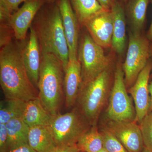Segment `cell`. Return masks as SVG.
I'll return each mask as SVG.
<instances>
[{
	"label": "cell",
	"instance_id": "1",
	"mask_svg": "<svg viewBox=\"0 0 152 152\" xmlns=\"http://www.w3.org/2000/svg\"><path fill=\"white\" fill-rule=\"evenodd\" d=\"M13 39L1 48L0 84L6 99L27 101L38 98L23 61L27 41Z\"/></svg>",
	"mask_w": 152,
	"mask_h": 152
},
{
	"label": "cell",
	"instance_id": "2",
	"mask_svg": "<svg viewBox=\"0 0 152 152\" xmlns=\"http://www.w3.org/2000/svg\"><path fill=\"white\" fill-rule=\"evenodd\" d=\"M37 38L41 55L52 53L61 61L64 70L69 61V48L62 20L57 5L41 8L32 24Z\"/></svg>",
	"mask_w": 152,
	"mask_h": 152
},
{
	"label": "cell",
	"instance_id": "3",
	"mask_svg": "<svg viewBox=\"0 0 152 152\" xmlns=\"http://www.w3.org/2000/svg\"><path fill=\"white\" fill-rule=\"evenodd\" d=\"M64 70L63 63L56 55H41L38 82V97L44 107L52 115L59 113L64 94Z\"/></svg>",
	"mask_w": 152,
	"mask_h": 152
},
{
	"label": "cell",
	"instance_id": "4",
	"mask_svg": "<svg viewBox=\"0 0 152 152\" xmlns=\"http://www.w3.org/2000/svg\"><path fill=\"white\" fill-rule=\"evenodd\" d=\"M110 81L107 69L81 88L76 108L91 126L96 124L108 97Z\"/></svg>",
	"mask_w": 152,
	"mask_h": 152
},
{
	"label": "cell",
	"instance_id": "5",
	"mask_svg": "<svg viewBox=\"0 0 152 152\" xmlns=\"http://www.w3.org/2000/svg\"><path fill=\"white\" fill-rule=\"evenodd\" d=\"M77 59L81 66V87L108 69L110 63L103 48L87 34L82 36L79 44Z\"/></svg>",
	"mask_w": 152,
	"mask_h": 152
},
{
	"label": "cell",
	"instance_id": "6",
	"mask_svg": "<svg viewBox=\"0 0 152 152\" xmlns=\"http://www.w3.org/2000/svg\"><path fill=\"white\" fill-rule=\"evenodd\" d=\"M91 126L76 107L66 113L53 115L49 126L57 146H60L76 144Z\"/></svg>",
	"mask_w": 152,
	"mask_h": 152
},
{
	"label": "cell",
	"instance_id": "7",
	"mask_svg": "<svg viewBox=\"0 0 152 152\" xmlns=\"http://www.w3.org/2000/svg\"><path fill=\"white\" fill-rule=\"evenodd\" d=\"M124 74L120 65L117 66L113 86L110 93L107 116L110 121H135V110L126 91Z\"/></svg>",
	"mask_w": 152,
	"mask_h": 152
},
{
	"label": "cell",
	"instance_id": "8",
	"mask_svg": "<svg viewBox=\"0 0 152 152\" xmlns=\"http://www.w3.org/2000/svg\"><path fill=\"white\" fill-rule=\"evenodd\" d=\"M149 41L140 33L134 32L130 35L128 51L122 67L126 86L134 85L148 61L151 57Z\"/></svg>",
	"mask_w": 152,
	"mask_h": 152
},
{
	"label": "cell",
	"instance_id": "9",
	"mask_svg": "<svg viewBox=\"0 0 152 152\" xmlns=\"http://www.w3.org/2000/svg\"><path fill=\"white\" fill-rule=\"evenodd\" d=\"M46 1V0H28L11 15L8 23L13 31L15 39L19 41L26 39L28 30Z\"/></svg>",
	"mask_w": 152,
	"mask_h": 152
},
{
	"label": "cell",
	"instance_id": "10",
	"mask_svg": "<svg viewBox=\"0 0 152 152\" xmlns=\"http://www.w3.org/2000/svg\"><path fill=\"white\" fill-rule=\"evenodd\" d=\"M152 70V62L149 60L146 65L139 74L135 82L131 86L129 93L135 104V121L140 123L149 112L151 99L149 91V81Z\"/></svg>",
	"mask_w": 152,
	"mask_h": 152
},
{
	"label": "cell",
	"instance_id": "11",
	"mask_svg": "<svg viewBox=\"0 0 152 152\" xmlns=\"http://www.w3.org/2000/svg\"><path fill=\"white\" fill-rule=\"evenodd\" d=\"M106 129L115 136L129 152H140L145 148L140 126L135 121H110Z\"/></svg>",
	"mask_w": 152,
	"mask_h": 152
},
{
	"label": "cell",
	"instance_id": "12",
	"mask_svg": "<svg viewBox=\"0 0 152 152\" xmlns=\"http://www.w3.org/2000/svg\"><path fill=\"white\" fill-rule=\"evenodd\" d=\"M68 48L69 60H78L79 23L70 0H58Z\"/></svg>",
	"mask_w": 152,
	"mask_h": 152
},
{
	"label": "cell",
	"instance_id": "13",
	"mask_svg": "<svg viewBox=\"0 0 152 152\" xmlns=\"http://www.w3.org/2000/svg\"><path fill=\"white\" fill-rule=\"evenodd\" d=\"M95 42L103 48L112 46L113 19L111 10L98 14L84 24Z\"/></svg>",
	"mask_w": 152,
	"mask_h": 152
},
{
	"label": "cell",
	"instance_id": "14",
	"mask_svg": "<svg viewBox=\"0 0 152 152\" xmlns=\"http://www.w3.org/2000/svg\"><path fill=\"white\" fill-rule=\"evenodd\" d=\"M81 66L78 60H69L64 71L63 88L66 107L72 108L75 105L81 88Z\"/></svg>",
	"mask_w": 152,
	"mask_h": 152
},
{
	"label": "cell",
	"instance_id": "15",
	"mask_svg": "<svg viewBox=\"0 0 152 152\" xmlns=\"http://www.w3.org/2000/svg\"><path fill=\"white\" fill-rule=\"evenodd\" d=\"M30 29L29 37L24 49L23 61L30 80L38 90L41 64L40 50L34 29L31 26Z\"/></svg>",
	"mask_w": 152,
	"mask_h": 152
},
{
	"label": "cell",
	"instance_id": "16",
	"mask_svg": "<svg viewBox=\"0 0 152 152\" xmlns=\"http://www.w3.org/2000/svg\"><path fill=\"white\" fill-rule=\"evenodd\" d=\"M53 116L44 107L39 97L25 102L22 118L30 127L49 126Z\"/></svg>",
	"mask_w": 152,
	"mask_h": 152
},
{
	"label": "cell",
	"instance_id": "17",
	"mask_svg": "<svg viewBox=\"0 0 152 152\" xmlns=\"http://www.w3.org/2000/svg\"><path fill=\"white\" fill-rule=\"evenodd\" d=\"M111 11L113 19L112 46L118 53L121 54L126 47V20L122 7L118 2H113Z\"/></svg>",
	"mask_w": 152,
	"mask_h": 152
},
{
	"label": "cell",
	"instance_id": "18",
	"mask_svg": "<svg viewBox=\"0 0 152 152\" xmlns=\"http://www.w3.org/2000/svg\"><path fill=\"white\" fill-rule=\"evenodd\" d=\"M28 144L37 152H53L58 147L49 126L30 127Z\"/></svg>",
	"mask_w": 152,
	"mask_h": 152
},
{
	"label": "cell",
	"instance_id": "19",
	"mask_svg": "<svg viewBox=\"0 0 152 152\" xmlns=\"http://www.w3.org/2000/svg\"><path fill=\"white\" fill-rule=\"evenodd\" d=\"M7 132V152L28 144L30 127L21 118L12 119L5 124Z\"/></svg>",
	"mask_w": 152,
	"mask_h": 152
},
{
	"label": "cell",
	"instance_id": "20",
	"mask_svg": "<svg viewBox=\"0 0 152 152\" xmlns=\"http://www.w3.org/2000/svg\"><path fill=\"white\" fill-rule=\"evenodd\" d=\"M80 24L106 10L97 0H70Z\"/></svg>",
	"mask_w": 152,
	"mask_h": 152
},
{
	"label": "cell",
	"instance_id": "21",
	"mask_svg": "<svg viewBox=\"0 0 152 152\" xmlns=\"http://www.w3.org/2000/svg\"><path fill=\"white\" fill-rule=\"evenodd\" d=\"M96 125H91L79 137L76 145L80 151L98 152L103 148L102 137Z\"/></svg>",
	"mask_w": 152,
	"mask_h": 152
},
{
	"label": "cell",
	"instance_id": "22",
	"mask_svg": "<svg viewBox=\"0 0 152 152\" xmlns=\"http://www.w3.org/2000/svg\"><path fill=\"white\" fill-rule=\"evenodd\" d=\"M25 102L18 99H6L0 104V124H7L15 118H21Z\"/></svg>",
	"mask_w": 152,
	"mask_h": 152
},
{
	"label": "cell",
	"instance_id": "23",
	"mask_svg": "<svg viewBox=\"0 0 152 152\" xmlns=\"http://www.w3.org/2000/svg\"><path fill=\"white\" fill-rule=\"evenodd\" d=\"M149 0H132L129 6V13L134 32L140 33L143 26Z\"/></svg>",
	"mask_w": 152,
	"mask_h": 152
},
{
	"label": "cell",
	"instance_id": "24",
	"mask_svg": "<svg viewBox=\"0 0 152 152\" xmlns=\"http://www.w3.org/2000/svg\"><path fill=\"white\" fill-rule=\"evenodd\" d=\"M103 139V148L108 152H129L120 141L107 129L100 131Z\"/></svg>",
	"mask_w": 152,
	"mask_h": 152
},
{
	"label": "cell",
	"instance_id": "25",
	"mask_svg": "<svg viewBox=\"0 0 152 152\" xmlns=\"http://www.w3.org/2000/svg\"><path fill=\"white\" fill-rule=\"evenodd\" d=\"M140 123L144 146L152 151V111L149 112Z\"/></svg>",
	"mask_w": 152,
	"mask_h": 152
},
{
	"label": "cell",
	"instance_id": "26",
	"mask_svg": "<svg viewBox=\"0 0 152 152\" xmlns=\"http://www.w3.org/2000/svg\"><path fill=\"white\" fill-rule=\"evenodd\" d=\"M28 0H0L1 23L8 22L11 15L19 9L22 3Z\"/></svg>",
	"mask_w": 152,
	"mask_h": 152
},
{
	"label": "cell",
	"instance_id": "27",
	"mask_svg": "<svg viewBox=\"0 0 152 152\" xmlns=\"http://www.w3.org/2000/svg\"><path fill=\"white\" fill-rule=\"evenodd\" d=\"M7 132L5 124H0V152H7Z\"/></svg>",
	"mask_w": 152,
	"mask_h": 152
},
{
	"label": "cell",
	"instance_id": "28",
	"mask_svg": "<svg viewBox=\"0 0 152 152\" xmlns=\"http://www.w3.org/2000/svg\"><path fill=\"white\" fill-rule=\"evenodd\" d=\"M76 144L58 146L53 152H80Z\"/></svg>",
	"mask_w": 152,
	"mask_h": 152
},
{
	"label": "cell",
	"instance_id": "29",
	"mask_svg": "<svg viewBox=\"0 0 152 152\" xmlns=\"http://www.w3.org/2000/svg\"><path fill=\"white\" fill-rule=\"evenodd\" d=\"M7 152H37L33 149L28 144L17 147L8 151Z\"/></svg>",
	"mask_w": 152,
	"mask_h": 152
},
{
	"label": "cell",
	"instance_id": "30",
	"mask_svg": "<svg viewBox=\"0 0 152 152\" xmlns=\"http://www.w3.org/2000/svg\"><path fill=\"white\" fill-rule=\"evenodd\" d=\"M101 5L106 10H110L112 4L113 2V0H97Z\"/></svg>",
	"mask_w": 152,
	"mask_h": 152
},
{
	"label": "cell",
	"instance_id": "31",
	"mask_svg": "<svg viewBox=\"0 0 152 152\" xmlns=\"http://www.w3.org/2000/svg\"><path fill=\"white\" fill-rule=\"evenodd\" d=\"M149 91L151 96V104H150V107L149 112L152 111V79L151 81L149 84Z\"/></svg>",
	"mask_w": 152,
	"mask_h": 152
},
{
	"label": "cell",
	"instance_id": "32",
	"mask_svg": "<svg viewBox=\"0 0 152 152\" xmlns=\"http://www.w3.org/2000/svg\"><path fill=\"white\" fill-rule=\"evenodd\" d=\"M147 37L149 41H152V20L149 29L147 33Z\"/></svg>",
	"mask_w": 152,
	"mask_h": 152
},
{
	"label": "cell",
	"instance_id": "33",
	"mask_svg": "<svg viewBox=\"0 0 152 152\" xmlns=\"http://www.w3.org/2000/svg\"><path fill=\"white\" fill-rule=\"evenodd\" d=\"M142 152H152V151H151L150 150L146 148H144L143 150L142 151Z\"/></svg>",
	"mask_w": 152,
	"mask_h": 152
},
{
	"label": "cell",
	"instance_id": "34",
	"mask_svg": "<svg viewBox=\"0 0 152 152\" xmlns=\"http://www.w3.org/2000/svg\"><path fill=\"white\" fill-rule=\"evenodd\" d=\"M150 56L152 58V45H150Z\"/></svg>",
	"mask_w": 152,
	"mask_h": 152
},
{
	"label": "cell",
	"instance_id": "35",
	"mask_svg": "<svg viewBox=\"0 0 152 152\" xmlns=\"http://www.w3.org/2000/svg\"><path fill=\"white\" fill-rule=\"evenodd\" d=\"M56 0H46L47 2L48 3H50V4H52Z\"/></svg>",
	"mask_w": 152,
	"mask_h": 152
},
{
	"label": "cell",
	"instance_id": "36",
	"mask_svg": "<svg viewBox=\"0 0 152 152\" xmlns=\"http://www.w3.org/2000/svg\"><path fill=\"white\" fill-rule=\"evenodd\" d=\"M98 152H108L107 151H106V150H105L103 148L101 150V151H99Z\"/></svg>",
	"mask_w": 152,
	"mask_h": 152
}]
</instances>
